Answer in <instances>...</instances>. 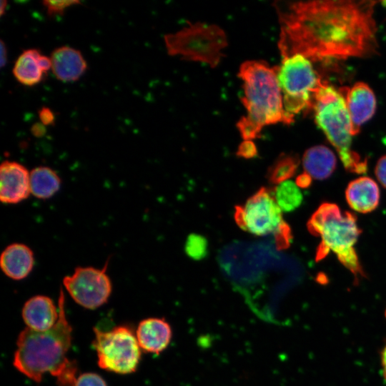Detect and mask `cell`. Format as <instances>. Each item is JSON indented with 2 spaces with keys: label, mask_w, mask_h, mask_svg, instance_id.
Segmentation results:
<instances>
[{
  "label": "cell",
  "mask_w": 386,
  "mask_h": 386,
  "mask_svg": "<svg viewBox=\"0 0 386 386\" xmlns=\"http://www.w3.org/2000/svg\"><path fill=\"white\" fill-rule=\"evenodd\" d=\"M376 1L275 2L282 56L310 61L365 57L376 51Z\"/></svg>",
  "instance_id": "6da1fadb"
},
{
  "label": "cell",
  "mask_w": 386,
  "mask_h": 386,
  "mask_svg": "<svg viewBox=\"0 0 386 386\" xmlns=\"http://www.w3.org/2000/svg\"><path fill=\"white\" fill-rule=\"evenodd\" d=\"M64 303L61 291L59 319L51 328L39 332L26 327L18 336L13 365L34 382H40L48 372L56 378L59 386H74L76 380V363L66 357L72 328L66 317Z\"/></svg>",
  "instance_id": "7a4b0ae2"
},
{
  "label": "cell",
  "mask_w": 386,
  "mask_h": 386,
  "mask_svg": "<svg viewBox=\"0 0 386 386\" xmlns=\"http://www.w3.org/2000/svg\"><path fill=\"white\" fill-rule=\"evenodd\" d=\"M263 61H247L242 64L239 76L243 81L244 95L242 102L247 114L237 124L242 137L252 141L259 137L262 128L269 124H290L294 117L284 109L277 73Z\"/></svg>",
  "instance_id": "3957f363"
},
{
  "label": "cell",
  "mask_w": 386,
  "mask_h": 386,
  "mask_svg": "<svg viewBox=\"0 0 386 386\" xmlns=\"http://www.w3.org/2000/svg\"><path fill=\"white\" fill-rule=\"evenodd\" d=\"M342 90L320 81L312 105L315 122L336 149L345 169L364 174L367 170V160L352 149V124Z\"/></svg>",
  "instance_id": "277c9868"
},
{
  "label": "cell",
  "mask_w": 386,
  "mask_h": 386,
  "mask_svg": "<svg viewBox=\"0 0 386 386\" xmlns=\"http://www.w3.org/2000/svg\"><path fill=\"white\" fill-rule=\"evenodd\" d=\"M307 229L311 234L321 238L315 254L317 262L330 251L337 256L354 248L362 232L354 214L342 212L338 205L330 202L320 204L309 219Z\"/></svg>",
  "instance_id": "5b68a950"
},
{
  "label": "cell",
  "mask_w": 386,
  "mask_h": 386,
  "mask_svg": "<svg viewBox=\"0 0 386 386\" xmlns=\"http://www.w3.org/2000/svg\"><path fill=\"white\" fill-rule=\"evenodd\" d=\"M164 41L169 55H180L213 68L219 63L223 56L222 51L227 46L226 34L220 27L199 22L165 35Z\"/></svg>",
  "instance_id": "8992f818"
},
{
  "label": "cell",
  "mask_w": 386,
  "mask_h": 386,
  "mask_svg": "<svg viewBox=\"0 0 386 386\" xmlns=\"http://www.w3.org/2000/svg\"><path fill=\"white\" fill-rule=\"evenodd\" d=\"M277 77L284 110L291 116L312 107L315 92L321 80L311 61L300 54L284 57Z\"/></svg>",
  "instance_id": "52a82bcc"
},
{
  "label": "cell",
  "mask_w": 386,
  "mask_h": 386,
  "mask_svg": "<svg viewBox=\"0 0 386 386\" xmlns=\"http://www.w3.org/2000/svg\"><path fill=\"white\" fill-rule=\"evenodd\" d=\"M93 346L96 352L99 366L119 374L136 371L141 357V348L136 335L126 326L110 330L94 329Z\"/></svg>",
  "instance_id": "ba28073f"
},
{
  "label": "cell",
  "mask_w": 386,
  "mask_h": 386,
  "mask_svg": "<svg viewBox=\"0 0 386 386\" xmlns=\"http://www.w3.org/2000/svg\"><path fill=\"white\" fill-rule=\"evenodd\" d=\"M235 219L239 226L255 235L276 236L290 227L283 220L281 209L264 188L252 195L243 207L236 208Z\"/></svg>",
  "instance_id": "9c48e42d"
},
{
  "label": "cell",
  "mask_w": 386,
  "mask_h": 386,
  "mask_svg": "<svg viewBox=\"0 0 386 386\" xmlns=\"http://www.w3.org/2000/svg\"><path fill=\"white\" fill-rule=\"evenodd\" d=\"M107 263L102 269L78 267L71 275L64 277L66 290L77 304L94 310L107 302L112 284L107 273Z\"/></svg>",
  "instance_id": "30bf717a"
},
{
  "label": "cell",
  "mask_w": 386,
  "mask_h": 386,
  "mask_svg": "<svg viewBox=\"0 0 386 386\" xmlns=\"http://www.w3.org/2000/svg\"><path fill=\"white\" fill-rule=\"evenodd\" d=\"M31 194L30 172L15 161H4L0 166V199L6 204H18Z\"/></svg>",
  "instance_id": "8fae6325"
},
{
  "label": "cell",
  "mask_w": 386,
  "mask_h": 386,
  "mask_svg": "<svg viewBox=\"0 0 386 386\" xmlns=\"http://www.w3.org/2000/svg\"><path fill=\"white\" fill-rule=\"evenodd\" d=\"M346 104L352 124V134L359 133L360 127L370 120L376 110V98L373 91L365 83L359 81L345 92Z\"/></svg>",
  "instance_id": "7c38bea8"
},
{
  "label": "cell",
  "mask_w": 386,
  "mask_h": 386,
  "mask_svg": "<svg viewBox=\"0 0 386 386\" xmlns=\"http://www.w3.org/2000/svg\"><path fill=\"white\" fill-rule=\"evenodd\" d=\"M136 337L142 350L159 355L169 345L172 330L170 325L164 319L150 317L139 322Z\"/></svg>",
  "instance_id": "4fadbf2b"
},
{
  "label": "cell",
  "mask_w": 386,
  "mask_h": 386,
  "mask_svg": "<svg viewBox=\"0 0 386 386\" xmlns=\"http://www.w3.org/2000/svg\"><path fill=\"white\" fill-rule=\"evenodd\" d=\"M50 69L51 61L49 57L36 49H28L18 56L12 72L20 84L31 86L39 84Z\"/></svg>",
  "instance_id": "5bb4252c"
},
{
  "label": "cell",
  "mask_w": 386,
  "mask_h": 386,
  "mask_svg": "<svg viewBox=\"0 0 386 386\" xmlns=\"http://www.w3.org/2000/svg\"><path fill=\"white\" fill-rule=\"evenodd\" d=\"M50 59L54 75L63 82L77 81L87 69V63L81 52L71 46L56 48Z\"/></svg>",
  "instance_id": "9a60e30c"
},
{
  "label": "cell",
  "mask_w": 386,
  "mask_h": 386,
  "mask_svg": "<svg viewBox=\"0 0 386 386\" xmlns=\"http://www.w3.org/2000/svg\"><path fill=\"white\" fill-rule=\"evenodd\" d=\"M22 317L28 328L39 332L46 331L57 322L59 310L49 297L36 295L25 302Z\"/></svg>",
  "instance_id": "2e32d148"
},
{
  "label": "cell",
  "mask_w": 386,
  "mask_h": 386,
  "mask_svg": "<svg viewBox=\"0 0 386 386\" xmlns=\"http://www.w3.org/2000/svg\"><path fill=\"white\" fill-rule=\"evenodd\" d=\"M34 265V252L23 243L8 245L1 254L0 266L2 272L14 280L26 278L32 271Z\"/></svg>",
  "instance_id": "e0dca14e"
},
{
  "label": "cell",
  "mask_w": 386,
  "mask_h": 386,
  "mask_svg": "<svg viewBox=\"0 0 386 386\" xmlns=\"http://www.w3.org/2000/svg\"><path fill=\"white\" fill-rule=\"evenodd\" d=\"M380 189L377 183L368 177H361L351 181L345 190L349 206L360 213L374 211L380 202Z\"/></svg>",
  "instance_id": "ac0fdd59"
},
{
  "label": "cell",
  "mask_w": 386,
  "mask_h": 386,
  "mask_svg": "<svg viewBox=\"0 0 386 386\" xmlns=\"http://www.w3.org/2000/svg\"><path fill=\"white\" fill-rule=\"evenodd\" d=\"M302 164L306 173L312 178L322 180L330 177L337 165L334 152L324 145H317L305 151Z\"/></svg>",
  "instance_id": "d6986e66"
},
{
  "label": "cell",
  "mask_w": 386,
  "mask_h": 386,
  "mask_svg": "<svg viewBox=\"0 0 386 386\" xmlns=\"http://www.w3.org/2000/svg\"><path fill=\"white\" fill-rule=\"evenodd\" d=\"M61 182L57 173L49 167H36L30 172L31 194L38 199L53 197L59 190Z\"/></svg>",
  "instance_id": "ffe728a7"
},
{
  "label": "cell",
  "mask_w": 386,
  "mask_h": 386,
  "mask_svg": "<svg viewBox=\"0 0 386 386\" xmlns=\"http://www.w3.org/2000/svg\"><path fill=\"white\" fill-rule=\"evenodd\" d=\"M274 197L280 209L287 212L297 209L303 199L300 187L290 180L283 182L277 187Z\"/></svg>",
  "instance_id": "44dd1931"
},
{
  "label": "cell",
  "mask_w": 386,
  "mask_h": 386,
  "mask_svg": "<svg viewBox=\"0 0 386 386\" xmlns=\"http://www.w3.org/2000/svg\"><path fill=\"white\" fill-rule=\"evenodd\" d=\"M299 159L291 154L281 155L269 169V180L272 183H282L292 177L296 172Z\"/></svg>",
  "instance_id": "7402d4cb"
},
{
  "label": "cell",
  "mask_w": 386,
  "mask_h": 386,
  "mask_svg": "<svg viewBox=\"0 0 386 386\" xmlns=\"http://www.w3.org/2000/svg\"><path fill=\"white\" fill-rule=\"evenodd\" d=\"M184 249L189 257L194 260H200L207 256V240L200 234H192L187 237Z\"/></svg>",
  "instance_id": "603a6c76"
},
{
  "label": "cell",
  "mask_w": 386,
  "mask_h": 386,
  "mask_svg": "<svg viewBox=\"0 0 386 386\" xmlns=\"http://www.w3.org/2000/svg\"><path fill=\"white\" fill-rule=\"evenodd\" d=\"M79 1H49L44 0L42 4L46 9V14L49 16H61L65 11L72 6L80 4Z\"/></svg>",
  "instance_id": "cb8c5ba5"
},
{
  "label": "cell",
  "mask_w": 386,
  "mask_h": 386,
  "mask_svg": "<svg viewBox=\"0 0 386 386\" xmlns=\"http://www.w3.org/2000/svg\"><path fill=\"white\" fill-rule=\"evenodd\" d=\"M74 386H107L104 380L98 374L86 372L79 375Z\"/></svg>",
  "instance_id": "d4e9b609"
},
{
  "label": "cell",
  "mask_w": 386,
  "mask_h": 386,
  "mask_svg": "<svg viewBox=\"0 0 386 386\" xmlns=\"http://www.w3.org/2000/svg\"><path fill=\"white\" fill-rule=\"evenodd\" d=\"M257 151L255 144L249 140L244 141L239 147L237 155L249 159L257 155Z\"/></svg>",
  "instance_id": "484cf974"
},
{
  "label": "cell",
  "mask_w": 386,
  "mask_h": 386,
  "mask_svg": "<svg viewBox=\"0 0 386 386\" xmlns=\"http://www.w3.org/2000/svg\"><path fill=\"white\" fill-rule=\"evenodd\" d=\"M375 174L379 182L386 189V155L378 159L375 168Z\"/></svg>",
  "instance_id": "4316f807"
},
{
  "label": "cell",
  "mask_w": 386,
  "mask_h": 386,
  "mask_svg": "<svg viewBox=\"0 0 386 386\" xmlns=\"http://www.w3.org/2000/svg\"><path fill=\"white\" fill-rule=\"evenodd\" d=\"M40 122L44 126H51L54 124L55 116L52 110L47 107H42L38 112Z\"/></svg>",
  "instance_id": "83f0119b"
},
{
  "label": "cell",
  "mask_w": 386,
  "mask_h": 386,
  "mask_svg": "<svg viewBox=\"0 0 386 386\" xmlns=\"http://www.w3.org/2000/svg\"><path fill=\"white\" fill-rule=\"evenodd\" d=\"M312 178L306 172L297 176L296 178V184L302 189H307L312 184Z\"/></svg>",
  "instance_id": "f1b7e54d"
},
{
  "label": "cell",
  "mask_w": 386,
  "mask_h": 386,
  "mask_svg": "<svg viewBox=\"0 0 386 386\" xmlns=\"http://www.w3.org/2000/svg\"><path fill=\"white\" fill-rule=\"evenodd\" d=\"M31 132L35 137H42L46 132V126L41 122H36L31 126Z\"/></svg>",
  "instance_id": "f546056e"
},
{
  "label": "cell",
  "mask_w": 386,
  "mask_h": 386,
  "mask_svg": "<svg viewBox=\"0 0 386 386\" xmlns=\"http://www.w3.org/2000/svg\"><path fill=\"white\" fill-rule=\"evenodd\" d=\"M0 66L3 68L7 63V49L2 39L0 41Z\"/></svg>",
  "instance_id": "4dcf8cb0"
},
{
  "label": "cell",
  "mask_w": 386,
  "mask_h": 386,
  "mask_svg": "<svg viewBox=\"0 0 386 386\" xmlns=\"http://www.w3.org/2000/svg\"><path fill=\"white\" fill-rule=\"evenodd\" d=\"M381 362L383 369V375L386 380V345L384 347L383 350L381 354Z\"/></svg>",
  "instance_id": "1f68e13d"
},
{
  "label": "cell",
  "mask_w": 386,
  "mask_h": 386,
  "mask_svg": "<svg viewBox=\"0 0 386 386\" xmlns=\"http://www.w3.org/2000/svg\"><path fill=\"white\" fill-rule=\"evenodd\" d=\"M7 6V1L1 0L0 2V15L2 16L5 11Z\"/></svg>",
  "instance_id": "d6a6232c"
},
{
  "label": "cell",
  "mask_w": 386,
  "mask_h": 386,
  "mask_svg": "<svg viewBox=\"0 0 386 386\" xmlns=\"http://www.w3.org/2000/svg\"><path fill=\"white\" fill-rule=\"evenodd\" d=\"M385 317H386V310H385Z\"/></svg>",
  "instance_id": "836d02e7"
}]
</instances>
